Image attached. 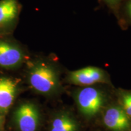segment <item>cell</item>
Returning a JSON list of instances; mask_svg holds the SVG:
<instances>
[{
    "label": "cell",
    "instance_id": "cell-14",
    "mask_svg": "<svg viewBox=\"0 0 131 131\" xmlns=\"http://www.w3.org/2000/svg\"><path fill=\"white\" fill-rule=\"evenodd\" d=\"M129 131H131V130H129Z\"/></svg>",
    "mask_w": 131,
    "mask_h": 131
},
{
    "label": "cell",
    "instance_id": "cell-1",
    "mask_svg": "<svg viewBox=\"0 0 131 131\" xmlns=\"http://www.w3.org/2000/svg\"><path fill=\"white\" fill-rule=\"evenodd\" d=\"M27 77L31 88L39 94L50 95L61 88L58 70L49 62L38 60L31 63Z\"/></svg>",
    "mask_w": 131,
    "mask_h": 131
},
{
    "label": "cell",
    "instance_id": "cell-3",
    "mask_svg": "<svg viewBox=\"0 0 131 131\" xmlns=\"http://www.w3.org/2000/svg\"><path fill=\"white\" fill-rule=\"evenodd\" d=\"M66 80L69 83L86 87L98 83H111L109 75L104 70L95 66H88L68 72Z\"/></svg>",
    "mask_w": 131,
    "mask_h": 131
},
{
    "label": "cell",
    "instance_id": "cell-2",
    "mask_svg": "<svg viewBox=\"0 0 131 131\" xmlns=\"http://www.w3.org/2000/svg\"><path fill=\"white\" fill-rule=\"evenodd\" d=\"M74 98L78 110L88 118L100 112L107 100L104 91L93 86L78 89L75 92Z\"/></svg>",
    "mask_w": 131,
    "mask_h": 131
},
{
    "label": "cell",
    "instance_id": "cell-6",
    "mask_svg": "<svg viewBox=\"0 0 131 131\" xmlns=\"http://www.w3.org/2000/svg\"><path fill=\"white\" fill-rule=\"evenodd\" d=\"M103 119L105 126L112 131H126L130 126L129 117L120 105L113 104L107 107Z\"/></svg>",
    "mask_w": 131,
    "mask_h": 131
},
{
    "label": "cell",
    "instance_id": "cell-5",
    "mask_svg": "<svg viewBox=\"0 0 131 131\" xmlns=\"http://www.w3.org/2000/svg\"><path fill=\"white\" fill-rule=\"evenodd\" d=\"M24 53L18 46L5 40H0V67L14 69L24 62Z\"/></svg>",
    "mask_w": 131,
    "mask_h": 131
},
{
    "label": "cell",
    "instance_id": "cell-13",
    "mask_svg": "<svg viewBox=\"0 0 131 131\" xmlns=\"http://www.w3.org/2000/svg\"><path fill=\"white\" fill-rule=\"evenodd\" d=\"M4 118L3 117V115H0V129L3 126V124H4Z\"/></svg>",
    "mask_w": 131,
    "mask_h": 131
},
{
    "label": "cell",
    "instance_id": "cell-12",
    "mask_svg": "<svg viewBox=\"0 0 131 131\" xmlns=\"http://www.w3.org/2000/svg\"><path fill=\"white\" fill-rule=\"evenodd\" d=\"M126 10L128 16L131 19V0H128L126 5Z\"/></svg>",
    "mask_w": 131,
    "mask_h": 131
},
{
    "label": "cell",
    "instance_id": "cell-11",
    "mask_svg": "<svg viewBox=\"0 0 131 131\" xmlns=\"http://www.w3.org/2000/svg\"><path fill=\"white\" fill-rule=\"evenodd\" d=\"M107 6L111 9L116 10L118 9L123 0H103Z\"/></svg>",
    "mask_w": 131,
    "mask_h": 131
},
{
    "label": "cell",
    "instance_id": "cell-10",
    "mask_svg": "<svg viewBox=\"0 0 131 131\" xmlns=\"http://www.w3.org/2000/svg\"><path fill=\"white\" fill-rule=\"evenodd\" d=\"M121 106L129 117H131V92L120 91L119 92Z\"/></svg>",
    "mask_w": 131,
    "mask_h": 131
},
{
    "label": "cell",
    "instance_id": "cell-4",
    "mask_svg": "<svg viewBox=\"0 0 131 131\" xmlns=\"http://www.w3.org/2000/svg\"><path fill=\"white\" fill-rule=\"evenodd\" d=\"M15 119L19 131H37L40 121V112L35 104L25 103L16 110Z\"/></svg>",
    "mask_w": 131,
    "mask_h": 131
},
{
    "label": "cell",
    "instance_id": "cell-9",
    "mask_svg": "<svg viewBox=\"0 0 131 131\" xmlns=\"http://www.w3.org/2000/svg\"><path fill=\"white\" fill-rule=\"evenodd\" d=\"M50 131H78L77 122L68 113H60L52 119Z\"/></svg>",
    "mask_w": 131,
    "mask_h": 131
},
{
    "label": "cell",
    "instance_id": "cell-8",
    "mask_svg": "<svg viewBox=\"0 0 131 131\" xmlns=\"http://www.w3.org/2000/svg\"><path fill=\"white\" fill-rule=\"evenodd\" d=\"M19 4L16 0L0 1V29L9 27L17 18Z\"/></svg>",
    "mask_w": 131,
    "mask_h": 131
},
{
    "label": "cell",
    "instance_id": "cell-7",
    "mask_svg": "<svg viewBox=\"0 0 131 131\" xmlns=\"http://www.w3.org/2000/svg\"><path fill=\"white\" fill-rule=\"evenodd\" d=\"M18 92L16 82L12 78H0V115L4 116L12 106Z\"/></svg>",
    "mask_w": 131,
    "mask_h": 131
}]
</instances>
